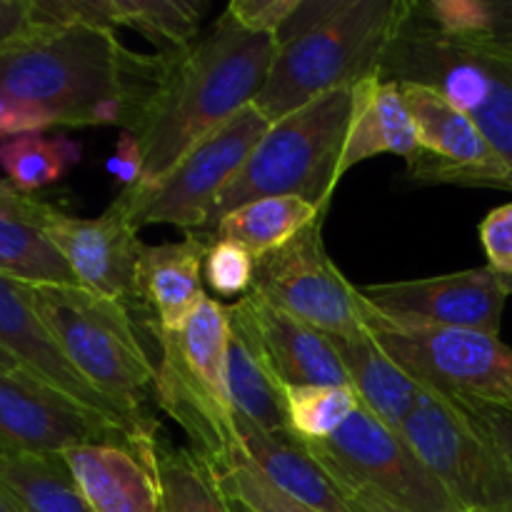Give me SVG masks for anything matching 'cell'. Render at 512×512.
Masks as SVG:
<instances>
[{"mask_svg": "<svg viewBox=\"0 0 512 512\" xmlns=\"http://www.w3.org/2000/svg\"><path fill=\"white\" fill-rule=\"evenodd\" d=\"M170 60L173 53L128 48L110 28L35 25L0 45V93L40 105L58 125H115L135 133Z\"/></svg>", "mask_w": 512, "mask_h": 512, "instance_id": "6da1fadb", "label": "cell"}, {"mask_svg": "<svg viewBox=\"0 0 512 512\" xmlns=\"http://www.w3.org/2000/svg\"><path fill=\"white\" fill-rule=\"evenodd\" d=\"M278 45L225 10L188 48L173 53L170 70L135 128L145 158L140 185H155L215 128L255 103Z\"/></svg>", "mask_w": 512, "mask_h": 512, "instance_id": "7a4b0ae2", "label": "cell"}, {"mask_svg": "<svg viewBox=\"0 0 512 512\" xmlns=\"http://www.w3.org/2000/svg\"><path fill=\"white\" fill-rule=\"evenodd\" d=\"M153 395L215 470L245 458L228 385L230 310L205 298L180 330H158Z\"/></svg>", "mask_w": 512, "mask_h": 512, "instance_id": "3957f363", "label": "cell"}, {"mask_svg": "<svg viewBox=\"0 0 512 512\" xmlns=\"http://www.w3.org/2000/svg\"><path fill=\"white\" fill-rule=\"evenodd\" d=\"M390 83L443 93L485 133L512 173V53L485 35H450L423 18L420 3L380 60ZM512 190V180H510Z\"/></svg>", "mask_w": 512, "mask_h": 512, "instance_id": "277c9868", "label": "cell"}, {"mask_svg": "<svg viewBox=\"0 0 512 512\" xmlns=\"http://www.w3.org/2000/svg\"><path fill=\"white\" fill-rule=\"evenodd\" d=\"M413 10V0H348L333 20L278 48L255 98L260 113L278 123L330 90L378 75L385 50Z\"/></svg>", "mask_w": 512, "mask_h": 512, "instance_id": "5b68a950", "label": "cell"}, {"mask_svg": "<svg viewBox=\"0 0 512 512\" xmlns=\"http://www.w3.org/2000/svg\"><path fill=\"white\" fill-rule=\"evenodd\" d=\"M353 88H338L270 125L240 173L215 198L203 233L213 230L228 213L250 200L295 195L328 210L338 188V165L348 133Z\"/></svg>", "mask_w": 512, "mask_h": 512, "instance_id": "8992f818", "label": "cell"}, {"mask_svg": "<svg viewBox=\"0 0 512 512\" xmlns=\"http://www.w3.org/2000/svg\"><path fill=\"white\" fill-rule=\"evenodd\" d=\"M38 315L75 370L140 430H158L143 405L155 363L135 330L130 308L83 285H30Z\"/></svg>", "mask_w": 512, "mask_h": 512, "instance_id": "52a82bcc", "label": "cell"}, {"mask_svg": "<svg viewBox=\"0 0 512 512\" xmlns=\"http://www.w3.org/2000/svg\"><path fill=\"white\" fill-rule=\"evenodd\" d=\"M363 318L375 343L425 390L512 405V348L500 335L390 318L368 300Z\"/></svg>", "mask_w": 512, "mask_h": 512, "instance_id": "ba28073f", "label": "cell"}, {"mask_svg": "<svg viewBox=\"0 0 512 512\" xmlns=\"http://www.w3.org/2000/svg\"><path fill=\"white\" fill-rule=\"evenodd\" d=\"M305 445L345 495L373 490L408 512H463L403 435L363 405L338 433Z\"/></svg>", "mask_w": 512, "mask_h": 512, "instance_id": "9c48e42d", "label": "cell"}, {"mask_svg": "<svg viewBox=\"0 0 512 512\" xmlns=\"http://www.w3.org/2000/svg\"><path fill=\"white\" fill-rule=\"evenodd\" d=\"M270 125L258 105H245L205 135L160 183L125 188L123 195L133 208L138 228L178 225L185 233L203 230L215 198L240 173Z\"/></svg>", "mask_w": 512, "mask_h": 512, "instance_id": "30bf717a", "label": "cell"}, {"mask_svg": "<svg viewBox=\"0 0 512 512\" xmlns=\"http://www.w3.org/2000/svg\"><path fill=\"white\" fill-rule=\"evenodd\" d=\"M460 510H512V473L448 395L423 390L398 430Z\"/></svg>", "mask_w": 512, "mask_h": 512, "instance_id": "8fae6325", "label": "cell"}, {"mask_svg": "<svg viewBox=\"0 0 512 512\" xmlns=\"http://www.w3.org/2000/svg\"><path fill=\"white\" fill-rule=\"evenodd\" d=\"M158 433L140 438L30 373H0V455H63L78 445H118L148 460Z\"/></svg>", "mask_w": 512, "mask_h": 512, "instance_id": "7c38bea8", "label": "cell"}, {"mask_svg": "<svg viewBox=\"0 0 512 512\" xmlns=\"http://www.w3.org/2000/svg\"><path fill=\"white\" fill-rule=\"evenodd\" d=\"M253 290L330 338H350L365 330V298L330 260L323 243V220L283 248L255 258Z\"/></svg>", "mask_w": 512, "mask_h": 512, "instance_id": "4fadbf2b", "label": "cell"}, {"mask_svg": "<svg viewBox=\"0 0 512 512\" xmlns=\"http://www.w3.org/2000/svg\"><path fill=\"white\" fill-rule=\"evenodd\" d=\"M398 85L418 133V150L405 160L415 183L510 190V165L470 115L428 85Z\"/></svg>", "mask_w": 512, "mask_h": 512, "instance_id": "5bb4252c", "label": "cell"}, {"mask_svg": "<svg viewBox=\"0 0 512 512\" xmlns=\"http://www.w3.org/2000/svg\"><path fill=\"white\" fill-rule=\"evenodd\" d=\"M40 230L70 265L78 285L130 310L143 303L138 263L145 243L138 238L140 228L123 193L98 218H73L45 205Z\"/></svg>", "mask_w": 512, "mask_h": 512, "instance_id": "9a60e30c", "label": "cell"}, {"mask_svg": "<svg viewBox=\"0 0 512 512\" xmlns=\"http://www.w3.org/2000/svg\"><path fill=\"white\" fill-rule=\"evenodd\" d=\"M360 293L375 310L390 318L480 330L490 335H500L508 300L500 275L490 265L438 278L365 285Z\"/></svg>", "mask_w": 512, "mask_h": 512, "instance_id": "2e32d148", "label": "cell"}, {"mask_svg": "<svg viewBox=\"0 0 512 512\" xmlns=\"http://www.w3.org/2000/svg\"><path fill=\"white\" fill-rule=\"evenodd\" d=\"M0 348L8 350L30 375L53 385L55 390L78 400L85 408L98 410V413L118 420L140 438H153L158 433V430L148 433V430L135 428L123 410H118L108 398H103L70 365V360L60 350L58 340L53 338L48 325L43 323V318L35 310L30 285L23 283V280L10 278V275H0Z\"/></svg>", "mask_w": 512, "mask_h": 512, "instance_id": "e0dca14e", "label": "cell"}, {"mask_svg": "<svg viewBox=\"0 0 512 512\" xmlns=\"http://www.w3.org/2000/svg\"><path fill=\"white\" fill-rule=\"evenodd\" d=\"M250 328L273 373L288 385H350L333 338L250 290L230 305Z\"/></svg>", "mask_w": 512, "mask_h": 512, "instance_id": "ac0fdd59", "label": "cell"}, {"mask_svg": "<svg viewBox=\"0 0 512 512\" xmlns=\"http://www.w3.org/2000/svg\"><path fill=\"white\" fill-rule=\"evenodd\" d=\"M213 243L203 233H185L180 243L143 245L138 263L140 298L153 310L158 330H180L208 298L203 265Z\"/></svg>", "mask_w": 512, "mask_h": 512, "instance_id": "d6986e66", "label": "cell"}, {"mask_svg": "<svg viewBox=\"0 0 512 512\" xmlns=\"http://www.w3.org/2000/svg\"><path fill=\"white\" fill-rule=\"evenodd\" d=\"M235 425L245 460L253 463L275 488L320 512H353L348 495L325 473L298 435L290 430L268 433L238 413Z\"/></svg>", "mask_w": 512, "mask_h": 512, "instance_id": "ffe728a7", "label": "cell"}, {"mask_svg": "<svg viewBox=\"0 0 512 512\" xmlns=\"http://www.w3.org/2000/svg\"><path fill=\"white\" fill-rule=\"evenodd\" d=\"M93 512H163L153 465L118 445H78L63 453Z\"/></svg>", "mask_w": 512, "mask_h": 512, "instance_id": "44dd1931", "label": "cell"}, {"mask_svg": "<svg viewBox=\"0 0 512 512\" xmlns=\"http://www.w3.org/2000/svg\"><path fill=\"white\" fill-rule=\"evenodd\" d=\"M418 150L413 115L398 83L368 75L353 85V110L338 165V180L375 155H403Z\"/></svg>", "mask_w": 512, "mask_h": 512, "instance_id": "7402d4cb", "label": "cell"}, {"mask_svg": "<svg viewBox=\"0 0 512 512\" xmlns=\"http://www.w3.org/2000/svg\"><path fill=\"white\" fill-rule=\"evenodd\" d=\"M45 205L0 183V275L28 285H78L70 265L40 230Z\"/></svg>", "mask_w": 512, "mask_h": 512, "instance_id": "603a6c76", "label": "cell"}, {"mask_svg": "<svg viewBox=\"0 0 512 512\" xmlns=\"http://www.w3.org/2000/svg\"><path fill=\"white\" fill-rule=\"evenodd\" d=\"M333 343L360 405L370 410L380 423L400 430L405 418L418 405L425 390L423 385L403 373L368 330L350 338H333Z\"/></svg>", "mask_w": 512, "mask_h": 512, "instance_id": "cb8c5ba5", "label": "cell"}, {"mask_svg": "<svg viewBox=\"0 0 512 512\" xmlns=\"http://www.w3.org/2000/svg\"><path fill=\"white\" fill-rule=\"evenodd\" d=\"M228 385L235 413L268 433L290 430L285 383L273 373L248 325L233 313H230Z\"/></svg>", "mask_w": 512, "mask_h": 512, "instance_id": "d4e9b609", "label": "cell"}, {"mask_svg": "<svg viewBox=\"0 0 512 512\" xmlns=\"http://www.w3.org/2000/svg\"><path fill=\"white\" fill-rule=\"evenodd\" d=\"M325 210L295 195L250 200L225 215L213 230V240H233L243 245L253 258L283 248L285 243L323 220Z\"/></svg>", "mask_w": 512, "mask_h": 512, "instance_id": "484cf974", "label": "cell"}, {"mask_svg": "<svg viewBox=\"0 0 512 512\" xmlns=\"http://www.w3.org/2000/svg\"><path fill=\"white\" fill-rule=\"evenodd\" d=\"M150 465L163 512H233L215 468L195 450L155 440Z\"/></svg>", "mask_w": 512, "mask_h": 512, "instance_id": "4316f807", "label": "cell"}, {"mask_svg": "<svg viewBox=\"0 0 512 512\" xmlns=\"http://www.w3.org/2000/svg\"><path fill=\"white\" fill-rule=\"evenodd\" d=\"M0 485L28 512H93L63 455H0Z\"/></svg>", "mask_w": 512, "mask_h": 512, "instance_id": "83f0119b", "label": "cell"}, {"mask_svg": "<svg viewBox=\"0 0 512 512\" xmlns=\"http://www.w3.org/2000/svg\"><path fill=\"white\" fill-rule=\"evenodd\" d=\"M205 10V0H105V23L135 30L160 53H180L198 38Z\"/></svg>", "mask_w": 512, "mask_h": 512, "instance_id": "f1b7e54d", "label": "cell"}, {"mask_svg": "<svg viewBox=\"0 0 512 512\" xmlns=\"http://www.w3.org/2000/svg\"><path fill=\"white\" fill-rule=\"evenodd\" d=\"M80 158L83 148L68 135L33 133L0 140V173L8 178V185L25 195L63 180Z\"/></svg>", "mask_w": 512, "mask_h": 512, "instance_id": "f546056e", "label": "cell"}, {"mask_svg": "<svg viewBox=\"0 0 512 512\" xmlns=\"http://www.w3.org/2000/svg\"><path fill=\"white\" fill-rule=\"evenodd\" d=\"M285 400L290 433L303 443H318L335 435L360 408L350 385H288Z\"/></svg>", "mask_w": 512, "mask_h": 512, "instance_id": "4dcf8cb0", "label": "cell"}, {"mask_svg": "<svg viewBox=\"0 0 512 512\" xmlns=\"http://www.w3.org/2000/svg\"><path fill=\"white\" fill-rule=\"evenodd\" d=\"M220 485L230 498L240 500L248 510L253 512H320L300 500L290 498L283 490L275 488L253 463L245 458H238L235 463L215 470Z\"/></svg>", "mask_w": 512, "mask_h": 512, "instance_id": "1f68e13d", "label": "cell"}, {"mask_svg": "<svg viewBox=\"0 0 512 512\" xmlns=\"http://www.w3.org/2000/svg\"><path fill=\"white\" fill-rule=\"evenodd\" d=\"M205 280L220 298H238L253 290L255 258L233 240H215L205 255Z\"/></svg>", "mask_w": 512, "mask_h": 512, "instance_id": "d6a6232c", "label": "cell"}, {"mask_svg": "<svg viewBox=\"0 0 512 512\" xmlns=\"http://www.w3.org/2000/svg\"><path fill=\"white\" fill-rule=\"evenodd\" d=\"M458 408L470 418L485 440L493 445L495 453L503 458L512 473V405L483 403V400L453 398Z\"/></svg>", "mask_w": 512, "mask_h": 512, "instance_id": "836d02e7", "label": "cell"}, {"mask_svg": "<svg viewBox=\"0 0 512 512\" xmlns=\"http://www.w3.org/2000/svg\"><path fill=\"white\" fill-rule=\"evenodd\" d=\"M480 243L495 273H512V203L485 215L480 223Z\"/></svg>", "mask_w": 512, "mask_h": 512, "instance_id": "e575fe53", "label": "cell"}, {"mask_svg": "<svg viewBox=\"0 0 512 512\" xmlns=\"http://www.w3.org/2000/svg\"><path fill=\"white\" fill-rule=\"evenodd\" d=\"M298 3L300 0H233L225 10H230L245 28L265 33L275 40Z\"/></svg>", "mask_w": 512, "mask_h": 512, "instance_id": "d590c367", "label": "cell"}, {"mask_svg": "<svg viewBox=\"0 0 512 512\" xmlns=\"http://www.w3.org/2000/svg\"><path fill=\"white\" fill-rule=\"evenodd\" d=\"M53 125L58 123L45 108L0 93V140L43 133L45 128H53Z\"/></svg>", "mask_w": 512, "mask_h": 512, "instance_id": "8d00e7d4", "label": "cell"}, {"mask_svg": "<svg viewBox=\"0 0 512 512\" xmlns=\"http://www.w3.org/2000/svg\"><path fill=\"white\" fill-rule=\"evenodd\" d=\"M108 168L110 173L118 175V180L125 188H133V185L143 183L145 158L138 135L133 130H120L118 133V145H115V153L110 158Z\"/></svg>", "mask_w": 512, "mask_h": 512, "instance_id": "74e56055", "label": "cell"}, {"mask_svg": "<svg viewBox=\"0 0 512 512\" xmlns=\"http://www.w3.org/2000/svg\"><path fill=\"white\" fill-rule=\"evenodd\" d=\"M33 28V0H0V45L23 38Z\"/></svg>", "mask_w": 512, "mask_h": 512, "instance_id": "f35d334b", "label": "cell"}, {"mask_svg": "<svg viewBox=\"0 0 512 512\" xmlns=\"http://www.w3.org/2000/svg\"><path fill=\"white\" fill-rule=\"evenodd\" d=\"M490 23L483 33L490 43L512 53V0H488Z\"/></svg>", "mask_w": 512, "mask_h": 512, "instance_id": "ab89813d", "label": "cell"}, {"mask_svg": "<svg viewBox=\"0 0 512 512\" xmlns=\"http://www.w3.org/2000/svg\"><path fill=\"white\" fill-rule=\"evenodd\" d=\"M348 503L353 512H408L393 505L390 500L380 498L373 490H355V493L348 495Z\"/></svg>", "mask_w": 512, "mask_h": 512, "instance_id": "60d3db41", "label": "cell"}, {"mask_svg": "<svg viewBox=\"0 0 512 512\" xmlns=\"http://www.w3.org/2000/svg\"><path fill=\"white\" fill-rule=\"evenodd\" d=\"M0 373H28V370L23 368V365L18 363V360L13 358V355L8 353V350L5 348H0Z\"/></svg>", "mask_w": 512, "mask_h": 512, "instance_id": "b9f144b4", "label": "cell"}, {"mask_svg": "<svg viewBox=\"0 0 512 512\" xmlns=\"http://www.w3.org/2000/svg\"><path fill=\"white\" fill-rule=\"evenodd\" d=\"M0 512H28V510H25L23 505H20L18 500H15L13 495L0 485Z\"/></svg>", "mask_w": 512, "mask_h": 512, "instance_id": "7bdbcfd3", "label": "cell"}, {"mask_svg": "<svg viewBox=\"0 0 512 512\" xmlns=\"http://www.w3.org/2000/svg\"><path fill=\"white\" fill-rule=\"evenodd\" d=\"M500 275V283H503L505 293L512 295V273H498Z\"/></svg>", "mask_w": 512, "mask_h": 512, "instance_id": "ee69618b", "label": "cell"}, {"mask_svg": "<svg viewBox=\"0 0 512 512\" xmlns=\"http://www.w3.org/2000/svg\"><path fill=\"white\" fill-rule=\"evenodd\" d=\"M225 495H228V493H225ZM228 500H230V508H233V512H253V510H248V508H245V505L240 503V500L230 498V495H228Z\"/></svg>", "mask_w": 512, "mask_h": 512, "instance_id": "f6af8a7d", "label": "cell"}, {"mask_svg": "<svg viewBox=\"0 0 512 512\" xmlns=\"http://www.w3.org/2000/svg\"><path fill=\"white\" fill-rule=\"evenodd\" d=\"M465 512H512V510H465Z\"/></svg>", "mask_w": 512, "mask_h": 512, "instance_id": "bcb514c9", "label": "cell"}]
</instances>
